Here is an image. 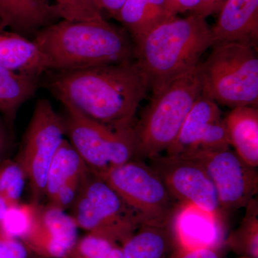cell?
<instances>
[{"mask_svg": "<svg viewBox=\"0 0 258 258\" xmlns=\"http://www.w3.org/2000/svg\"><path fill=\"white\" fill-rule=\"evenodd\" d=\"M200 2L201 0H166L168 10L172 16L188 11L195 14L199 9Z\"/></svg>", "mask_w": 258, "mask_h": 258, "instance_id": "cell-30", "label": "cell"}, {"mask_svg": "<svg viewBox=\"0 0 258 258\" xmlns=\"http://www.w3.org/2000/svg\"><path fill=\"white\" fill-rule=\"evenodd\" d=\"M230 146L252 167L258 166V110L256 107L232 108L225 118Z\"/></svg>", "mask_w": 258, "mask_h": 258, "instance_id": "cell-19", "label": "cell"}, {"mask_svg": "<svg viewBox=\"0 0 258 258\" xmlns=\"http://www.w3.org/2000/svg\"><path fill=\"white\" fill-rule=\"evenodd\" d=\"M39 78L0 66V113L14 118L20 107L36 92Z\"/></svg>", "mask_w": 258, "mask_h": 258, "instance_id": "cell-22", "label": "cell"}, {"mask_svg": "<svg viewBox=\"0 0 258 258\" xmlns=\"http://www.w3.org/2000/svg\"><path fill=\"white\" fill-rule=\"evenodd\" d=\"M28 253L21 241L0 231V258H28Z\"/></svg>", "mask_w": 258, "mask_h": 258, "instance_id": "cell-28", "label": "cell"}, {"mask_svg": "<svg viewBox=\"0 0 258 258\" xmlns=\"http://www.w3.org/2000/svg\"><path fill=\"white\" fill-rule=\"evenodd\" d=\"M97 7L101 10H105L115 19L118 17L120 9L126 0H93Z\"/></svg>", "mask_w": 258, "mask_h": 258, "instance_id": "cell-31", "label": "cell"}, {"mask_svg": "<svg viewBox=\"0 0 258 258\" xmlns=\"http://www.w3.org/2000/svg\"><path fill=\"white\" fill-rule=\"evenodd\" d=\"M6 136H5L4 130L0 125V160L3 157L5 149H6Z\"/></svg>", "mask_w": 258, "mask_h": 258, "instance_id": "cell-34", "label": "cell"}, {"mask_svg": "<svg viewBox=\"0 0 258 258\" xmlns=\"http://www.w3.org/2000/svg\"><path fill=\"white\" fill-rule=\"evenodd\" d=\"M199 64L153 96L140 119L135 122V159L156 157L174 143L185 118L202 93Z\"/></svg>", "mask_w": 258, "mask_h": 258, "instance_id": "cell-4", "label": "cell"}, {"mask_svg": "<svg viewBox=\"0 0 258 258\" xmlns=\"http://www.w3.org/2000/svg\"><path fill=\"white\" fill-rule=\"evenodd\" d=\"M47 70L76 71L135 60L133 42L106 20L50 24L35 34Z\"/></svg>", "mask_w": 258, "mask_h": 258, "instance_id": "cell-2", "label": "cell"}, {"mask_svg": "<svg viewBox=\"0 0 258 258\" xmlns=\"http://www.w3.org/2000/svg\"><path fill=\"white\" fill-rule=\"evenodd\" d=\"M169 13L166 0H126L116 20L129 32L132 40L163 22L174 18Z\"/></svg>", "mask_w": 258, "mask_h": 258, "instance_id": "cell-20", "label": "cell"}, {"mask_svg": "<svg viewBox=\"0 0 258 258\" xmlns=\"http://www.w3.org/2000/svg\"><path fill=\"white\" fill-rule=\"evenodd\" d=\"M212 47L208 59L199 64L202 94L232 109L243 106L257 108L255 48L238 42Z\"/></svg>", "mask_w": 258, "mask_h": 258, "instance_id": "cell-5", "label": "cell"}, {"mask_svg": "<svg viewBox=\"0 0 258 258\" xmlns=\"http://www.w3.org/2000/svg\"><path fill=\"white\" fill-rule=\"evenodd\" d=\"M0 66L23 74L40 76L47 71L41 51L33 40L0 27Z\"/></svg>", "mask_w": 258, "mask_h": 258, "instance_id": "cell-18", "label": "cell"}, {"mask_svg": "<svg viewBox=\"0 0 258 258\" xmlns=\"http://www.w3.org/2000/svg\"><path fill=\"white\" fill-rule=\"evenodd\" d=\"M224 0H201L199 9L195 14L206 18L215 12L219 11Z\"/></svg>", "mask_w": 258, "mask_h": 258, "instance_id": "cell-32", "label": "cell"}, {"mask_svg": "<svg viewBox=\"0 0 258 258\" xmlns=\"http://www.w3.org/2000/svg\"><path fill=\"white\" fill-rule=\"evenodd\" d=\"M74 219L64 210L40 205L36 220L21 242L29 252L41 258H68L78 240Z\"/></svg>", "mask_w": 258, "mask_h": 258, "instance_id": "cell-13", "label": "cell"}, {"mask_svg": "<svg viewBox=\"0 0 258 258\" xmlns=\"http://www.w3.org/2000/svg\"><path fill=\"white\" fill-rule=\"evenodd\" d=\"M62 104L112 126H131L149 89L147 76L136 60L57 72L48 84Z\"/></svg>", "mask_w": 258, "mask_h": 258, "instance_id": "cell-1", "label": "cell"}, {"mask_svg": "<svg viewBox=\"0 0 258 258\" xmlns=\"http://www.w3.org/2000/svg\"><path fill=\"white\" fill-rule=\"evenodd\" d=\"M58 18L57 10L47 0H0V27L23 35L37 33Z\"/></svg>", "mask_w": 258, "mask_h": 258, "instance_id": "cell-17", "label": "cell"}, {"mask_svg": "<svg viewBox=\"0 0 258 258\" xmlns=\"http://www.w3.org/2000/svg\"><path fill=\"white\" fill-rule=\"evenodd\" d=\"M150 166L162 180L172 198L181 205H191L222 220L216 189L205 169L179 155L151 158Z\"/></svg>", "mask_w": 258, "mask_h": 258, "instance_id": "cell-11", "label": "cell"}, {"mask_svg": "<svg viewBox=\"0 0 258 258\" xmlns=\"http://www.w3.org/2000/svg\"><path fill=\"white\" fill-rule=\"evenodd\" d=\"M135 60L143 70L153 96L198 66L212 46L206 18L191 13L163 22L133 41Z\"/></svg>", "mask_w": 258, "mask_h": 258, "instance_id": "cell-3", "label": "cell"}, {"mask_svg": "<svg viewBox=\"0 0 258 258\" xmlns=\"http://www.w3.org/2000/svg\"><path fill=\"white\" fill-rule=\"evenodd\" d=\"M66 136L89 170L101 178L113 168L135 159L134 125L112 126L64 103Z\"/></svg>", "mask_w": 258, "mask_h": 258, "instance_id": "cell-6", "label": "cell"}, {"mask_svg": "<svg viewBox=\"0 0 258 258\" xmlns=\"http://www.w3.org/2000/svg\"><path fill=\"white\" fill-rule=\"evenodd\" d=\"M200 164L212 180L222 212L245 208L258 191L256 168L230 149L205 150L181 154Z\"/></svg>", "mask_w": 258, "mask_h": 258, "instance_id": "cell-10", "label": "cell"}, {"mask_svg": "<svg viewBox=\"0 0 258 258\" xmlns=\"http://www.w3.org/2000/svg\"><path fill=\"white\" fill-rule=\"evenodd\" d=\"M71 209L79 228L120 245L140 227L135 214L119 195L91 171Z\"/></svg>", "mask_w": 258, "mask_h": 258, "instance_id": "cell-8", "label": "cell"}, {"mask_svg": "<svg viewBox=\"0 0 258 258\" xmlns=\"http://www.w3.org/2000/svg\"><path fill=\"white\" fill-rule=\"evenodd\" d=\"M59 16L68 21H95L104 19L93 0H47Z\"/></svg>", "mask_w": 258, "mask_h": 258, "instance_id": "cell-26", "label": "cell"}, {"mask_svg": "<svg viewBox=\"0 0 258 258\" xmlns=\"http://www.w3.org/2000/svg\"><path fill=\"white\" fill-rule=\"evenodd\" d=\"M168 258H225L220 249L212 247H176Z\"/></svg>", "mask_w": 258, "mask_h": 258, "instance_id": "cell-29", "label": "cell"}, {"mask_svg": "<svg viewBox=\"0 0 258 258\" xmlns=\"http://www.w3.org/2000/svg\"><path fill=\"white\" fill-rule=\"evenodd\" d=\"M68 258H123L121 246L93 234L79 239Z\"/></svg>", "mask_w": 258, "mask_h": 258, "instance_id": "cell-25", "label": "cell"}, {"mask_svg": "<svg viewBox=\"0 0 258 258\" xmlns=\"http://www.w3.org/2000/svg\"><path fill=\"white\" fill-rule=\"evenodd\" d=\"M90 171L69 140L64 139L47 171L45 196L48 205L64 211L71 208Z\"/></svg>", "mask_w": 258, "mask_h": 258, "instance_id": "cell-14", "label": "cell"}, {"mask_svg": "<svg viewBox=\"0 0 258 258\" xmlns=\"http://www.w3.org/2000/svg\"><path fill=\"white\" fill-rule=\"evenodd\" d=\"M64 136L63 117L48 100H39L17 159L29 181L34 203H40L45 196L47 171Z\"/></svg>", "mask_w": 258, "mask_h": 258, "instance_id": "cell-9", "label": "cell"}, {"mask_svg": "<svg viewBox=\"0 0 258 258\" xmlns=\"http://www.w3.org/2000/svg\"><path fill=\"white\" fill-rule=\"evenodd\" d=\"M222 220L191 205H181L171 223L175 247L220 249L225 240Z\"/></svg>", "mask_w": 258, "mask_h": 258, "instance_id": "cell-16", "label": "cell"}, {"mask_svg": "<svg viewBox=\"0 0 258 258\" xmlns=\"http://www.w3.org/2000/svg\"><path fill=\"white\" fill-rule=\"evenodd\" d=\"M120 246L123 258H166L176 245L171 226L144 225Z\"/></svg>", "mask_w": 258, "mask_h": 258, "instance_id": "cell-21", "label": "cell"}, {"mask_svg": "<svg viewBox=\"0 0 258 258\" xmlns=\"http://www.w3.org/2000/svg\"><path fill=\"white\" fill-rule=\"evenodd\" d=\"M230 147L218 103L201 93L166 154L181 155L198 151L228 149Z\"/></svg>", "mask_w": 258, "mask_h": 258, "instance_id": "cell-12", "label": "cell"}, {"mask_svg": "<svg viewBox=\"0 0 258 258\" xmlns=\"http://www.w3.org/2000/svg\"><path fill=\"white\" fill-rule=\"evenodd\" d=\"M19 203L20 202H15L5 195L0 194V225L4 220L9 209Z\"/></svg>", "mask_w": 258, "mask_h": 258, "instance_id": "cell-33", "label": "cell"}, {"mask_svg": "<svg viewBox=\"0 0 258 258\" xmlns=\"http://www.w3.org/2000/svg\"><path fill=\"white\" fill-rule=\"evenodd\" d=\"M211 28L212 46L238 42L257 47L258 0H224Z\"/></svg>", "mask_w": 258, "mask_h": 258, "instance_id": "cell-15", "label": "cell"}, {"mask_svg": "<svg viewBox=\"0 0 258 258\" xmlns=\"http://www.w3.org/2000/svg\"><path fill=\"white\" fill-rule=\"evenodd\" d=\"M27 179L17 161L6 160L0 164V194L20 202Z\"/></svg>", "mask_w": 258, "mask_h": 258, "instance_id": "cell-27", "label": "cell"}, {"mask_svg": "<svg viewBox=\"0 0 258 258\" xmlns=\"http://www.w3.org/2000/svg\"><path fill=\"white\" fill-rule=\"evenodd\" d=\"M40 204L19 203L9 209L0 225V231L21 240L36 220Z\"/></svg>", "mask_w": 258, "mask_h": 258, "instance_id": "cell-24", "label": "cell"}, {"mask_svg": "<svg viewBox=\"0 0 258 258\" xmlns=\"http://www.w3.org/2000/svg\"><path fill=\"white\" fill-rule=\"evenodd\" d=\"M245 208L240 226L231 232L224 244L239 256L258 258L257 199H252Z\"/></svg>", "mask_w": 258, "mask_h": 258, "instance_id": "cell-23", "label": "cell"}, {"mask_svg": "<svg viewBox=\"0 0 258 258\" xmlns=\"http://www.w3.org/2000/svg\"><path fill=\"white\" fill-rule=\"evenodd\" d=\"M101 179L119 195L139 225L169 227L180 204L150 165L139 159L113 168Z\"/></svg>", "mask_w": 258, "mask_h": 258, "instance_id": "cell-7", "label": "cell"}, {"mask_svg": "<svg viewBox=\"0 0 258 258\" xmlns=\"http://www.w3.org/2000/svg\"><path fill=\"white\" fill-rule=\"evenodd\" d=\"M237 258H252V257H244V256H239V257H237Z\"/></svg>", "mask_w": 258, "mask_h": 258, "instance_id": "cell-35", "label": "cell"}]
</instances>
